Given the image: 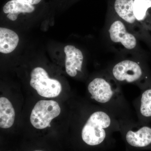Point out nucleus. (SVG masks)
Masks as SVG:
<instances>
[{"mask_svg":"<svg viewBox=\"0 0 151 151\" xmlns=\"http://www.w3.org/2000/svg\"><path fill=\"white\" fill-rule=\"evenodd\" d=\"M87 90L90 99L111 113L120 124L137 122L136 114L125 98L120 84L108 73L93 78Z\"/></svg>","mask_w":151,"mask_h":151,"instance_id":"nucleus-1","label":"nucleus"},{"mask_svg":"<svg viewBox=\"0 0 151 151\" xmlns=\"http://www.w3.org/2000/svg\"><path fill=\"white\" fill-rule=\"evenodd\" d=\"M108 73L119 84H132L139 86L141 91L151 87L149 76L139 63L124 60L117 63Z\"/></svg>","mask_w":151,"mask_h":151,"instance_id":"nucleus-2","label":"nucleus"},{"mask_svg":"<svg viewBox=\"0 0 151 151\" xmlns=\"http://www.w3.org/2000/svg\"><path fill=\"white\" fill-rule=\"evenodd\" d=\"M120 132L129 145L137 149H151V127L137 122L120 124Z\"/></svg>","mask_w":151,"mask_h":151,"instance_id":"nucleus-3","label":"nucleus"},{"mask_svg":"<svg viewBox=\"0 0 151 151\" xmlns=\"http://www.w3.org/2000/svg\"><path fill=\"white\" fill-rule=\"evenodd\" d=\"M60 111V107L56 101L40 100L33 108L30 118L31 123L38 129L50 127V122L59 116Z\"/></svg>","mask_w":151,"mask_h":151,"instance_id":"nucleus-4","label":"nucleus"},{"mask_svg":"<svg viewBox=\"0 0 151 151\" xmlns=\"http://www.w3.org/2000/svg\"><path fill=\"white\" fill-rule=\"evenodd\" d=\"M30 84L40 95L47 98L57 97L62 90V86L59 81L50 78L46 70L41 67L33 69Z\"/></svg>","mask_w":151,"mask_h":151,"instance_id":"nucleus-5","label":"nucleus"},{"mask_svg":"<svg viewBox=\"0 0 151 151\" xmlns=\"http://www.w3.org/2000/svg\"><path fill=\"white\" fill-rule=\"evenodd\" d=\"M127 27L122 20H115L111 22L108 34L113 43L120 45L126 49L132 50L137 47V40L133 34L129 32Z\"/></svg>","mask_w":151,"mask_h":151,"instance_id":"nucleus-6","label":"nucleus"},{"mask_svg":"<svg viewBox=\"0 0 151 151\" xmlns=\"http://www.w3.org/2000/svg\"><path fill=\"white\" fill-rule=\"evenodd\" d=\"M133 105L137 123L148 125L151 122V87L142 91L140 96L134 100Z\"/></svg>","mask_w":151,"mask_h":151,"instance_id":"nucleus-7","label":"nucleus"},{"mask_svg":"<svg viewBox=\"0 0 151 151\" xmlns=\"http://www.w3.org/2000/svg\"><path fill=\"white\" fill-rule=\"evenodd\" d=\"M65 54V67L66 73L71 77H75L78 72H82L83 57L82 52L73 45L64 47Z\"/></svg>","mask_w":151,"mask_h":151,"instance_id":"nucleus-8","label":"nucleus"},{"mask_svg":"<svg viewBox=\"0 0 151 151\" xmlns=\"http://www.w3.org/2000/svg\"><path fill=\"white\" fill-rule=\"evenodd\" d=\"M133 9L138 23L151 31V0H134Z\"/></svg>","mask_w":151,"mask_h":151,"instance_id":"nucleus-9","label":"nucleus"},{"mask_svg":"<svg viewBox=\"0 0 151 151\" xmlns=\"http://www.w3.org/2000/svg\"><path fill=\"white\" fill-rule=\"evenodd\" d=\"M134 0H116L114 9L121 20L127 26L133 28L139 24L134 13Z\"/></svg>","mask_w":151,"mask_h":151,"instance_id":"nucleus-10","label":"nucleus"},{"mask_svg":"<svg viewBox=\"0 0 151 151\" xmlns=\"http://www.w3.org/2000/svg\"><path fill=\"white\" fill-rule=\"evenodd\" d=\"M3 10L4 13L8 14V18L12 21H15L19 14L32 12L35 10V7L28 3L11 0L4 6Z\"/></svg>","mask_w":151,"mask_h":151,"instance_id":"nucleus-11","label":"nucleus"},{"mask_svg":"<svg viewBox=\"0 0 151 151\" xmlns=\"http://www.w3.org/2000/svg\"><path fill=\"white\" fill-rule=\"evenodd\" d=\"M19 42L18 35L14 31L0 28V52L8 54L16 48Z\"/></svg>","mask_w":151,"mask_h":151,"instance_id":"nucleus-12","label":"nucleus"},{"mask_svg":"<svg viewBox=\"0 0 151 151\" xmlns=\"http://www.w3.org/2000/svg\"><path fill=\"white\" fill-rule=\"evenodd\" d=\"M15 113L12 103L5 97L0 98V127L8 129L14 122Z\"/></svg>","mask_w":151,"mask_h":151,"instance_id":"nucleus-13","label":"nucleus"},{"mask_svg":"<svg viewBox=\"0 0 151 151\" xmlns=\"http://www.w3.org/2000/svg\"><path fill=\"white\" fill-rule=\"evenodd\" d=\"M17 1H21L24 2L28 3L32 5H34L39 4L41 0H17Z\"/></svg>","mask_w":151,"mask_h":151,"instance_id":"nucleus-14","label":"nucleus"},{"mask_svg":"<svg viewBox=\"0 0 151 151\" xmlns=\"http://www.w3.org/2000/svg\"><path fill=\"white\" fill-rule=\"evenodd\" d=\"M41 151V150H35V151Z\"/></svg>","mask_w":151,"mask_h":151,"instance_id":"nucleus-15","label":"nucleus"}]
</instances>
